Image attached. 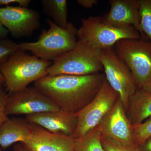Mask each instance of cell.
<instances>
[{"instance_id":"cell-1","label":"cell","mask_w":151,"mask_h":151,"mask_svg":"<svg viewBox=\"0 0 151 151\" xmlns=\"http://www.w3.org/2000/svg\"><path fill=\"white\" fill-rule=\"evenodd\" d=\"M105 78L101 73L90 75H47L36 81L35 87L58 108L76 114L99 92Z\"/></svg>"},{"instance_id":"cell-2","label":"cell","mask_w":151,"mask_h":151,"mask_svg":"<svg viewBox=\"0 0 151 151\" xmlns=\"http://www.w3.org/2000/svg\"><path fill=\"white\" fill-rule=\"evenodd\" d=\"M52 64L51 61L19 50L0 65L6 90L12 93L25 89L32 82L47 75V68Z\"/></svg>"},{"instance_id":"cell-3","label":"cell","mask_w":151,"mask_h":151,"mask_svg":"<svg viewBox=\"0 0 151 151\" xmlns=\"http://www.w3.org/2000/svg\"><path fill=\"white\" fill-rule=\"evenodd\" d=\"M47 22L49 29L43 30L37 41L22 42L20 47L21 50L31 52L40 59L54 61L74 48L78 41L77 29L71 23L63 28L52 20Z\"/></svg>"},{"instance_id":"cell-4","label":"cell","mask_w":151,"mask_h":151,"mask_svg":"<svg viewBox=\"0 0 151 151\" xmlns=\"http://www.w3.org/2000/svg\"><path fill=\"white\" fill-rule=\"evenodd\" d=\"M102 50L89 42L78 40L74 48L53 61L47 75L84 76L103 71L100 60Z\"/></svg>"},{"instance_id":"cell-5","label":"cell","mask_w":151,"mask_h":151,"mask_svg":"<svg viewBox=\"0 0 151 151\" xmlns=\"http://www.w3.org/2000/svg\"><path fill=\"white\" fill-rule=\"evenodd\" d=\"M81 22V27L77 29L78 40L87 42L101 50L113 47L122 40L142 39L140 33L133 27H115L106 24L99 17L82 19Z\"/></svg>"},{"instance_id":"cell-6","label":"cell","mask_w":151,"mask_h":151,"mask_svg":"<svg viewBox=\"0 0 151 151\" xmlns=\"http://www.w3.org/2000/svg\"><path fill=\"white\" fill-rule=\"evenodd\" d=\"M114 47L116 54L132 72L137 89H142L151 78V42L144 39H127Z\"/></svg>"},{"instance_id":"cell-7","label":"cell","mask_w":151,"mask_h":151,"mask_svg":"<svg viewBox=\"0 0 151 151\" xmlns=\"http://www.w3.org/2000/svg\"><path fill=\"white\" fill-rule=\"evenodd\" d=\"M119 97L105 77L103 85L94 99L76 113L78 122L73 137H82L98 127L113 108Z\"/></svg>"},{"instance_id":"cell-8","label":"cell","mask_w":151,"mask_h":151,"mask_svg":"<svg viewBox=\"0 0 151 151\" xmlns=\"http://www.w3.org/2000/svg\"><path fill=\"white\" fill-rule=\"evenodd\" d=\"M100 60L106 80L118 93L127 112L130 98L138 90L132 72L113 47L102 50Z\"/></svg>"},{"instance_id":"cell-9","label":"cell","mask_w":151,"mask_h":151,"mask_svg":"<svg viewBox=\"0 0 151 151\" xmlns=\"http://www.w3.org/2000/svg\"><path fill=\"white\" fill-rule=\"evenodd\" d=\"M59 110L46 95L34 87H27L18 92L8 94L6 113L9 115H25Z\"/></svg>"},{"instance_id":"cell-10","label":"cell","mask_w":151,"mask_h":151,"mask_svg":"<svg viewBox=\"0 0 151 151\" xmlns=\"http://www.w3.org/2000/svg\"><path fill=\"white\" fill-rule=\"evenodd\" d=\"M99 127L102 136L127 147H136L133 139L132 125L119 97Z\"/></svg>"},{"instance_id":"cell-11","label":"cell","mask_w":151,"mask_h":151,"mask_svg":"<svg viewBox=\"0 0 151 151\" xmlns=\"http://www.w3.org/2000/svg\"><path fill=\"white\" fill-rule=\"evenodd\" d=\"M37 12L24 7H0V22L14 37L29 36L40 27Z\"/></svg>"},{"instance_id":"cell-12","label":"cell","mask_w":151,"mask_h":151,"mask_svg":"<svg viewBox=\"0 0 151 151\" xmlns=\"http://www.w3.org/2000/svg\"><path fill=\"white\" fill-rule=\"evenodd\" d=\"M26 120L53 134L70 137H73L78 122L76 114L60 109L26 116Z\"/></svg>"},{"instance_id":"cell-13","label":"cell","mask_w":151,"mask_h":151,"mask_svg":"<svg viewBox=\"0 0 151 151\" xmlns=\"http://www.w3.org/2000/svg\"><path fill=\"white\" fill-rule=\"evenodd\" d=\"M111 6L108 13L102 17L106 24L115 27L124 28L133 27L143 35L140 26V15L138 0H110Z\"/></svg>"},{"instance_id":"cell-14","label":"cell","mask_w":151,"mask_h":151,"mask_svg":"<svg viewBox=\"0 0 151 151\" xmlns=\"http://www.w3.org/2000/svg\"><path fill=\"white\" fill-rule=\"evenodd\" d=\"M73 137L55 134L33 124L29 137L22 143L27 151H74Z\"/></svg>"},{"instance_id":"cell-15","label":"cell","mask_w":151,"mask_h":151,"mask_svg":"<svg viewBox=\"0 0 151 151\" xmlns=\"http://www.w3.org/2000/svg\"><path fill=\"white\" fill-rule=\"evenodd\" d=\"M33 124L20 118L9 119L0 127V146L9 147L17 142L23 143L32 132Z\"/></svg>"},{"instance_id":"cell-16","label":"cell","mask_w":151,"mask_h":151,"mask_svg":"<svg viewBox=\"0 0 151 151\" xmlns=\"http://www.w3.org/2000/svg\"><path fill=\"white\" fill-rule=\"evenodd\" d=\"M132 125L139 124L151 116V93L138 89L130 98L127 111Z\"/></svg>"},{"instance_id":"cell-17","label":"cell","mask_w":151,"mask_h":151,"mask_svg":"<svg viewBox=\"0 0 151 151\" xmlns=\"http://www.w3.org/2000/svg\"><path fill=\"white\" fill-rule=\"evenodd\" d=\"M44 12L52 19V22L63 28H66L68 22V5L65 0H42Z\"/></svg>"},{"instance_id":"cell-18","label":"cell","mask_w":151,"mask_h":151,"mask_svg":"<svg viewBox=\"0 0 151 151\" xmlns=\"http://www.w3.org/2000/svg\"><path fill=\"white\" fill-rule=\"evenodd\" d=\"M74 151H106L101 142L99 126L82 137L75 139Z\"/></svg>"},{"instance_id":"cell-19","label":"cell","mask_w":151,"mask_h":151,"mask_svg":"<svg viewBox=\"0 0 151 151\" xmlns=\"http://www.w3.org/2000/svg\"><path fill=\"white\" fill-rule=\"evenodd\" d=\"M140 15L141 29L151 42V0H138Z\"/></svg>"},{"instance_id":"cell-20","label":"cell","mask_w":151,"mask_h":151,"mask_svg":"<svg viewBox=\"0 0 151 151\" xmlns=\"http://www.w3.org/2000/svg\"><path fill=\"white\" fill-rule=\"evenodd\" d=\"M132 132L135 145L140 146L151 136V116L142 123L132 125Z\"/></svg>"},{"instance_id":"cell-21","label":"cell","mask_w":151,"mask_h":151,"mask_svg":"<svg viewBox=\"0 0 151 151\" xmlns=\"http://www.w3.org/2000/svg\"><path fill=\"white\" fill-rule=\"evenodd\" d=\"M20 50L19 44L7 38L0 40V65Z\"/></svg>"},{"instance_id":"cell-22","label":"cell","mask_w":151,"mask_h":151,"mask_svg":"<svg viewBox=\"0 0 151 151\" xmlns=\"http://www.w3.org/2000/svg\"><path fill=\"white\" fill-rule=\"evenodd\" d=\"M101 141L106 151H134L137 147L134 148L127 147L101 135Z\"/></svg>"},{"instance_id":"cell-23","label":"cell","mask_w":151,"mask_h":151,"mask_svg":"<svg viewBox=\"0 0 151 151\" xmlns=\"http://www.w3.org/2000/svg\"><path fill=\"white\" fill-rule=\"evenodd\" d=\"M3 84H0V127L9 119L5 111L8 94L3 89Z\"/></svg>"},{"instance_id":"cell-24","label":"cell","mask_w":151,"mask_h":151,"mask_svg":"<svg viewBox=\"0 0 151 151\" xmlns=\"http://www.w3.org/2000/svg\"><path fill=\"white\" fill-rule=\"evenodd\" d=\"M31 2L30 0H0V6H8L12 3H16L19 6L27 7Z\"/></svg>"},{"instance_id":"cell-25","label":"cell","mask_w":151,"mask_h":151,"mask_svg":"<svg viewBox=\"0 0 151 151\" xmlns=\"http://www.w3.org/2000/svg\"><path fill=\"white\" fill-rule=\"evenodd\" d=\"M98 2L97 0H78L77 1L79 5L86 9L91 8L97 4Z\"/></svg>"},{"instance_id":"cell-26","label":"cell","mask_w":151,"mask_h":151,"mask_svg":"<svg viewBox=\"0 0 151 151\" xmlns=\"http://www.w3.org/2000/svg\"><path fill=\"white\" fill-rule=\"evenodd\" d=\"M138 147L140 151H151V136Z\"/></svg>"},{"instance_id":"cell-27","label":"cell","mask_w":151,"mask_h":151,"mask_svg":"<svg viewBox=\"0 0 151 151\" xmlns=\"http://www.w3.org/2000/svg\"><path fill=\"white\" fill-rule=\"evenodd\" d=\"M9 31L0 22V40L7 38Z\"/></svg>"},{"instance_id":"cell-28","label":"cell","mask_w":151,"mask_h":151,"mask_svg":"<svg viewBox=\"0 0 151 151\" xmlns=\"http://www.w3.org/2000/svg\"><path fill=\"white\" fill-rule=\"evenodd\" d=\"M14 151H27L22 144H17L14 147Z\"/></svg>"},{"instance_id":"cell-29","label":"cell","mask_w":151,"mask_h":151,"mask_svg":"<svg viewBox=\"0 0 151 151\" xmlns=\"http://www.w3.org/2000/svg\"><path fill=\"white\" fill-rule=\"evenodd\" d=\"M142 89L151 93V78L146 83Z\"/></svg>"},{"instance_id":"cell-30","label":"cell","mask_w":151,"mask_h":151,"mask_svg":"<svg viewBox=\"0 0 151 151\" xmlns=\"http://www.w3.org/2000/svg\"><path fill=\"white\" fill-rule=\"evenodd\" d=\"M4 79L2 74L0 71V84H4Z\"/></svg>"},{"instance_id":"cell-31","label":"cell","mask_w":151,"mask_h":151,"mask_svg":"<svg viewBox=\"0 0 151 151\" xmlns=\"http://www.w3.org/2000/svg\"><path fill=\"white\" fill-rule=\"evenodd\" d=\"M134 151H140L139 150V149H138V147H136V148H135Z\"/></svg>"},{"instance_id":"cell-32","label":"cell","mask_w":151,"mask_h":151,"mask_svg":"<svg viewBox=\"0 0 151 151\" xmlns=\"http://www.w3.org/2000/svg\"><path fill=\"white\" fill-rule=\"evenodd\" d=\"M0 151H2L1 150V149H0Z\"/></svg>"}]
</instances>
